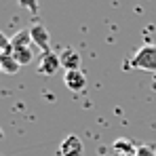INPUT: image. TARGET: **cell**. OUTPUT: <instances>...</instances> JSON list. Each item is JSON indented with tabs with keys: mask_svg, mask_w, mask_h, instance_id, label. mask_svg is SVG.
I'll list each match as a JSON object with an SVG mask.
<instances>
[{
	"mask_svg": "<svg viewBox=\"0 0 156 156\" xmlns=\"http://www.w3.org/2000/svg\"><path fill=\"white\" fill-rule=\"evenodd\" d=\"M133 70H144V72H156V44H144L139 51L133 55L129 61Z\"/></svg>",
	"mask_w": 156,
	"mask_h": 156,
	"instance_id": "obj_1",
	"label": "cell"
},
{
	"mask_svg": "<svg viewBox=\"0 0 156 156\" xmlns=\"http://www.w3.org/2000/svg\"><path fill=\"white\" fill-rule=\"evenodd\" d=\"M61 68V59H59V55L57 53H42V57H40V61H38V74L40 76H53V74H57V70Z\"/></svg>",
	"mask_w": 156,
	"mask_h": 156,
	"instance_id": "obj_2",
	"label": "cell"
},
{
	"mask_svg": "<svg viewBox=\"0 0 156 156\" xmlns=\"http://www.w3.org/2000/svg\"><path fill=\"white\" fill-rule=\"evenodd\" d=\"M84 144L78 135H66L63 141L59 144V154L61 156H82Z\"/></svg>",
	"mask_w": 156,
	"mask_h": 156,
	"instance_id": "obj_3",
	"label": "cell"
},
{
	"mask_svg": "<svg viewBox=\"0 0 156 156\" xmlns=\"http://www.w3.org/2000/svg\"><path fill=\"white\" fill-rule=\"evenodd\" d=\"M30 36H32V42H34L38 49H42V53L51 51V34H49V30L44 26L34 23V26L30 27Z\"/></svg>",
	"mask_w": 156,
	"mask_h": 156,
	"instance_id": "obj_4",
	"label": "cell"
},
{
	"mask_svg": "<svg viewBox=\"0 0 156 156\" xmlns=\"http://www.w3.org/2000/svg\"><path fill=\"white\" fill-rule=\"evenodd\" d=\"M59 59H61V68H66V72H74V70H80V53L72 47H66L63 51L59 53Z\"/></svg>",
	"mask_w": 156,
	"mask_h": 156,
	"instance_id": "obj_5",
	"label": "cell"
},
{
	"mask_svg": "<svg viewBox=\"0 0 156 156\" xmlns=\"http://www.w3.org/2000/svg\"><path fill=\"white\" fill-rule=\"evenodd\" d=\"M63 82H66V87L70 89V91H82L84 87H87V76H84V72L82 70H74V72H66V76H63Z\"/></svg>",
	"mask_w": 156,
	"mask_h": 156,
	"instance_id": "obj_6",
	"label": "cell"
},
{
	"mask_svg": "<svg viewBox=\"0 0 156 156\" xmlns=\"http://www.w3.org/2000/svg\"><path fill=\"white\" fill-rule=\"evenodd\" d=\"M0 68H2V72H4V74H11V76L19 72V68H21V66H19V63H17V59L13 57L11 49L0 53Z\"/></svg>",
	"mask_w": 156,
	"mask_h": 156,
	"instance_id": "obj_7",
	"label": "cell"
},
{
	"mask_svg": "<svg viewBox=\"0 0 156 156\" xmlns=\"http://www.w3.org/2000/svg\"><path fill=\"white\" fill-rule=\"evenodd\" d=\"M11 53H13V57L17 59L19 66H27L34 59V53L30 51V47H11Z\"/></svg>",
	"mask_w": 156,
	"mask_h": 156,
	"instance_id": "obj_8",
	"label": "cell"
},
{
	"mask_svg": "<svg viewBox=\"0 0 156 156\" xmlns=\"http://www.w3.org/2000/svg\"><path fill=\"white\" fill-rule=\"evenodd\" d=\"M112 148H114V152H118L120 154H133V152H137V146H133L129 139H116L114 144H112Z\"/></svg>",
	"mask_w": 156,
	"mask_h": 156,
	"instance_id": "obj_9",
	"label": "cell"
},
{
	"mask_svg": "<svg viewBox=\"0 0 156 156\" xmlns=\"http://www.w3.org/2000/svg\"><path fill=\"white\" fill-rule=\"evenodd\" d=\"M30 42H32L30 30H21L11 38V47H30Z\"/></svg>",
	"mask_w": 156,
	"mask_h": 156,
	"instance_id": "obj_10",
	"label": "cell"
},
{
	"mask_svg": "<svg viewBox=\"0 0 156 156\" xmlns=\"http://www.w3.org/2000/svg\"><path fill=\"white\" fill-rule=\"evenodd\" d=\"M137 156H156V150L152 146H137Z\"/></svg>",
	"mask_w": 156,
	"mask_h": 156,
	"instance_id": "obj_11",
	"label": "cell"
},
{
	"mask_svg": "<svg viewBox=\"0 0 156 156\" xmlns=\"http://www.w3.org/2000/svg\"><path fill=\"white\" fill-rule=\"evenodd\" d=\"M9 49H11V38H6V34L0 30V53L9 51Z\"/></svg>",
	"mask_w": 156,
	"mask_h": 156,
	"instance_id": "obj_12",
	"label": "cell"
},
{
	"mask_svg": "<svg viewBox=\"0 0 156 156\" xmlns=\"http://www.w3.org/2000/svg\"><path fill=\"white\" fill-rule=\"evenodd\" d=\"M120 156H137V152H133V154H120Z\"/></svg>",
	"mask_w": 156,
	"mask_h": 156,
	"instance_id": "obj_13",
	"label": "cell"
},
{
	"mask_svg": "<svg viewBox=\"0 0 156 156\" xmlns=\"http://www.w3.org/2000/svg\"><path fill=\"white\" fill-rule=\"evenodd\" d=\"M2 137H4V133H2V129H0V139H2Z\"/></svg>",
	"mask_w": 156,
	"mask_h": 156,
	"instance_id": "obj_14",
	"label": "cell"
},
{
	"mask_svg": "<svg viewBox=\"0 0 156 156\" xmlns=\"http://www.w3.org/2000/svg\"><path fill=\"white\" fill-rule=\"evenodd\" d=\"M0 72H2V68H0Z\"/></svg>",
	"mask_w": 156,
	"mask_h": 156,
	"instance_id": "obj_15",
	"label": "cell"
}]
</instances>
